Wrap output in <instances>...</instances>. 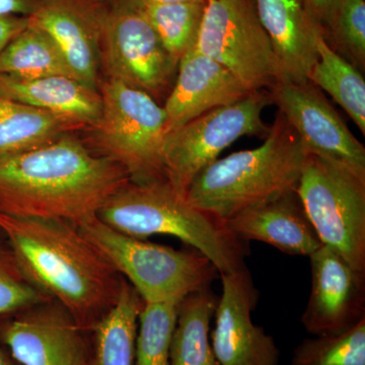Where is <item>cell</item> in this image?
<instances>
[{"label":"cell","instance_id":"6da1fadb","mask_svg":"<svg viewBox=\"0 0 365 365\" xmlns=\"http://www.w3.org/2000/svg\"><path fill=\"white\" fill-rule=\"evenodd\" d=\"M129 180L121 165L63 135L0 158V215L78 225Z\"/></svg>","mask_w":365,"mask_h":365},{"label":"cell","instance_id":"7a4b0ae2","mask_svg":"<svg viewBox=\"0 0 365 365\" xmlns=\"http://www.w3.org/2000/svg\"><path fill=\"white\" fill-rule=\"evenodd\" d=\"M0 234L28 279L88 332L116 304L123 277L78 225L0 215Z\"/></svg>","mask_w":365,"mask_h":365},{"label":"cell","instance_id":"3957f363","mask_svg":"<svg viewBox=\"0 0 365 365\" xmlns=\"http://www.w3.org/2000/svg\"><path fill=\"white\" fill-rule=\"evenodd\" d=\"M307 151L285 118L276 115L259 148L237 151L204 168L187 201L222 222L297 190Z\"/></svg>","mask_w":365,"mask_h":365},{"label":"cell","instance_id":"277c9868","mask_svg":"<svg viewBox=\"0 0 365 365\" xmlns=\"http://www.w3.org/2000/svg\"><path fill=\"white\" fill-rule=\"evenodd\" d=\"M97 217L113 230L138 239L155 235L178 237L207 257L220 275L247 268L246 242L215 216L191 205L167 181L129 180L106 201Z\"/></svg>","mask_w":365,"mask_h":365},{"label":"cell","instance_id":"5b68a950","mask_svg":"<svg viewBox=\"0 0 365 365\" xmlns=\"http://www.w3.org/2000/svg\"><path fill=\"white\" fill-rule=\"evenodd\" d=\"M78 227L138 292L144 304L176 302L210 287L220 275L207 257L195 249L176 250L130 237L96 217Z\"/></svg>","mask_w":365,"mask_h":365},{"label":"cell","instance_id":"8992f818","mask_svg":"<svg viewBox=\"0 0 365 365\" xmlns=\"http://www.w3.org/2000/svg\"><path fill=\"white\" fill-rule=\"evenodd\" d=\"M101 98L102 111L93 126L101 157L121 165L132 182L167 181L163 106L143 91L112 78L103 85Z\"/></svg>","mask_w":365,"mask_h":365},{"label":"cell","instance_id":"52a82bcc","mask_svg":"<svg viewBox=\"0 0 365 365\" xmlns=\"http://www.w3.org/2000/svg\"><path fill=\"white\" fill-rule=\"evenodd\" d=\"M295 192L322 244L365 272V182L307 153Z\"/></svg>","mask_w":365,"mask_h":365},{"label":"cell","instance_id":"ba28073f","mask_svg":"<svg viewBox=\"0 0 365 365\" xmlns=\"http://www.w3.org/2000/svg\"><path fill=\"white\" fill-rule=\"evenodd\" d=\"M271 103L268 91H252L235 104L217 108L192 120L165 136V180L181 196L194 178L242 136L266 138L270 126L262 112Z\"/></svg>","mask_w":365,"mask_h":365},{"label":"cell","instance_id":"9c48e42d","mask_svg":"<svg viewBox=\"0 0 365 365\" xmlns=\"http://www.w3.org/2000/svg\"><path fill=\"white\" fill-rule=\"evenodd\" d=\"M194 48L222 64L250 91L270 90L281 78L254 0H207Z\"/></svg>","mask_w":365,"mask_h":365},{"label":"cell","instance_id":"30bf717a","mask_svg":"<svg viewBox=\"0 0 365 365\" xmlns=\"http://www.w3.org/2000/svg\"><path fill=\"white\" fill-rule=\"evenodd\" d=\"M102 44L112 78L143 91L157 102L174 86L178 66L163 49L138 0H114Z\"/></svg>","mask_w":365,"mask_h":365},{"label":"cell","instance_id":"8fae6325","mask_svg":"<svg viewBox=\"0 0 365 365\" xmlns=\"http://www.w3.org/2000/svg\"><path fill=\"white\" fill-rule=\"evenodd\" d=\"M269 95L307 153L339 165L365 182L364 144L355 138L323 91L309 81L280 78Z\"/></svg>","mask_w":365,"mask_h":365},{"label":"cell","instance_id":"7c38bea8","mask_svg":"<svg viewBox=\"0 0 365 365\" xmlns=\"http://www.w3.org/2000/svg\"><path fill=\"white\" fill-rule=\"evenodd\" d=\"M0 343L20 365H91V333L53 300L0 319Z\"/></svg>","mask_w":365,"mask_h":365},{"label":"cell","instance_id":"4fadbf2b","mask_svg":"<svg viewBox=\"0 0 365 365\" xmlns=\"http://www.w3.org/2000/svg\"><path fill=\"white\" fill-rule=\"evenodd\" d=\"M222 294L216 306L211 346L220 365H278L280 350L272 336L255 325L251 314L258 292L248 267L220 274Z\"/></svg>","mask_w":365,"mask_h":365},{"label":"cell","instance_id":"5bb4252c","mask_svg":"<svg viewBox=\"0 0 365 365\" xmlns=\"http://www.w3.org/2000/svg\"><path fill=\"white\" fill-rule=\"evenodd\" d=\"M312 285L302 314L313 336L339 335L365 319V272L322 245L309 256Z\"/></svg>","mask_w":365,"mask_h":365},{"label":"cell","instance_id":"9a60e30c","mask_svg":"<svg viewBox=\"0 0 365 365\" xmlns=\"http://www.w3.org/2000/svg\"><path fill=\"white\" fill-rule=\"evenodd\" d=\"M110 7L102 0H40L29 24L52 40L78 81L95 88L97 46Z\"/></svg>","mask_w":365,"mask_h":365},{"label":"cell","instance_id":"2e32d148","mask_svg":"<svg viewBox=\"0 0 365 365\" xmlns=\"http://www.w3.org/2000/svg\"><path fill=\"white\" fill-rule=\"evenodd\" d=\"M251 93L222 64L193 48L179 62L176 81L163 106L168 133Z\"/></svg>","mask_w":365,"mask_h":365},{"label":"cell","instance_id":"e0dca14e","mask_svg":"<svg viewBox=\"0 0 365 365\" xmlns=\"http://www.w3.org/2000/svg\"><path fill=\"white\" fill-rule=\"evenodd\" d=\"M257 14L277 59L281 78L307 81L317 60V41L325 35L304 0H254Z\"/></svg>","mask_w":365,"mask_h":365},{"label":"cell","instance_id":"ac0fdd59","mask_svg":"<svg viewBox=\"0 0 365 365\" xmlns=\"http://www.w3.org/2000/svg\"><path fill=\"white\" fill-rule=\"evenodd\" d=\"M225 227L244 242L259 241L294 256H311L322 242L297 192L232 216Z\"/></svg>","mask_w":365,"mask_h":365},{"label":"cell","instance_id":"d6986e66","mask_svg":"<svg viewBox=\"0 0 365 365\" xmlns=\"http://www.w3.org/2000/svg\"><path fill=\"white\" fill-rule=\"evenodd\" d=\"M0 97L66 118L83 126H93L102 111V98L95 88L64 76L25 79L0 74Z\"/></svg>","mask_w":365,"mask_h":365},{"label":"cell","instance_id":"ffe728a7","mask_svg":"<svg viewBox=\"0 0 365 365\" xmlns=\"http://www.w3.org/2000/svg\"><path fill=\"white\" fill-rule=\"evenodd\" d=\"M143 306L140 295L123 278L116 304L91 331V365H134Z\"/></svg>","mask_w":365,"mask_h":365},{"label":"cell","instance_id":"44dd1931","mask_svg":"<svg viewBox=\"0 0 365 365\" xmlns=\"http://www.w3.org/2000/svg\"><path fill=\"white\" fill-rule=\"evenodd\" d=\"M217 302L210 287L182 300L170 341V365H220L209 340Z\"/></svg>","mask_w":365,"mask_h":365},{"label":"cell","instance_id":"7402d4cb","mask_svg":"<svg viewBox=\"0 0 365 365\" xmlns=\"http://www.w3.org/2000/svg\"><path fill=\"white\" fill-rule=\"evenodd\" d=\"M81 127L66 118L0 97V158L39 148Z\"/></svg>","mask_w":365,"mask_h":365},{"label":"cell","instance_id":"603a6c76","mask_svg":"<svg viewBox=\"0 0 365 365\" xmlns=\"http://www.w3.org/2000/svg\"><path fill=\"white\" fill-rule=\"evenodd\" d=\"M318 60L307 81L333 98L365 134V81L361 72L327 43L325 35L317 41Z\"/></svg>","mask_w":365,"mask_h":365},{"label":"cell","instance_id":"cb8c5ba5","mask_svg":"<svg viewBox=\"0 0 365 365\" xmlns=\"http://www.w3.org/2000/svg\"><path fill=\"white\" fill-rule=\"evenodd\" d=\"M0 74L25 79L52 76L76 79L52 40L30 24L0 54Z\"/></svg>","mask_w":365,"mask_h":365},{"label":"cell","instance_id":"d4e9b609","mask_svg":"<svg viewBox=\"0 0 365 365\" xmlns=\"http://www.w3.org/2000/svg\"><path fill=\"white\" fill-rule=\"evenodd\" d=\"M205 4L197 2L141 4L163 49L177 66L182 57L195 47Z\"/></svg>","mask_w":365,"mask_h":365},{"label":"cell","instance_id":"484cf974","mask_svg":"<svg viewBox=\"0 0 365 365\" xmlns=\"http://www.w3.org/2000/svg\"><path fill=\"white\" fill-rule=\"evenodd\" d=\"M179 304H144L138 319L134 365H170V341Z\"/></svg>","mask_w":365,"mask_h":365},{"label":"cell","instance_id":"4316f807","mask_svg":"<svg viewBox=\"0 0 365 365\" xmlns=\"http://www.w3.org/2000/svg\"><path fill=\"white\" fill-rule=\"evenodd\" d=\"M292 365H365V319L339 335L307 338L295 347Z\"/></svg>","mask_w":365,"mask_h":365},{"label":"cell","instance_id":"83f0119b","mask_svg":"<svg viewBox=\"0 0 365 365\" xmlns=\"http://www.w3.org/2000/svg\"><path fill=\"white\" fill-rule=\"evenodd\" d=\"M325 39L338 54L359 71H364V0H342Z\"/></svg>","mask_w":365,"mask_h":365},{"label":"cell","instance_id":"f1b7e54d","mask_svg":"<svg viewBox=\"0 0 365 365\" xmlns=\"http://www.w3.org/2000/svg\"><path fill=\"white\" fill-rule=\"evenodd\" d=\"M48 300L23 272L6 240H0V319Z\"/></svg>","mask_w":365,"mask_h":365},{"label":"cell","instance_id":"f546056e","mask_svg":"<svg viewBox=\"0 0 365 365\" xmlns=\"http://www.w3.org/2000/svg\"><path fill=\"white\" fill-rule=\"evenodd\" d=\"M304 2L309 13L326 34L332 26L342 0H304Z\"/></svg>","mask_w":365,"mask_h":365},{"label":"cell","instance_id":"4dcf8cb0","mask_svg":"<svg viewBox=\"0 0 365 365\" xmlns=\"http://www.w3.org/2000/svg\"><path fill=\"white\" fill-rule=\"evenodd\" d=\"M29 26V16H0V54Z\"/></svg>","mask_w":365,"mask_h":365},{"label":"cell","instance_id":"1f68e13d","mask_svg":"<svg viewBox=\"0 0 365 365\" xmlns=\"http://www.w3.org/2000/svg\"><path fill=\"white\" fill-rule=\"evenodd\" d=\"M40 0H0V16H29Z\"/></svg>","mask_w":365,"mask_h":365},{"label":"cell","instance_id":"d6a6232c","mask_svg":"<svg viewBox=\"0 0 365 365\" xmlns=\"http://www.w3.org/2000/svg\"><path fill=\"white\" fill-rule=\"evenodd\" d=\"M143 6H151V4H182V2H197V4H206L207 0H138Z\"/></svg>","mask_w":365,"mask_h":365},{"label":"cell","instance_id":"836d02e7","mask_svg":"<svg viewBox=\"0 0 365 365\" xmlns=\"http://www.w3.org/2000/svg\"><path fill=\"white\" fill-rule=\"evenodd\" d=\"M0 365H20L13 359L9 352H6V350L2 348L1 343H0Z\"/></svg>","mask_w":365,"mask_h":365}]
</instances>
